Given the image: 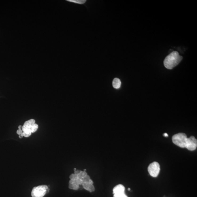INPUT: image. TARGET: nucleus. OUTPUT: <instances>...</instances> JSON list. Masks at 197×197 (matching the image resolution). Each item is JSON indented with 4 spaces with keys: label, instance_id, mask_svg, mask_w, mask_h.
I'll use <instances>...</instances> for the list:
<instances>
[{
    "label": "nucleus",
    "instance_id": "dca6fc26",
    "mask_svg": "<svg viewBox=\"0 0 197 197\" xmlns=\"http://www.w3.org/2000/svg\"><path fill=\"white\" fill-rule=\"evenodd\" d=\"M22 132V130L21 129H18V130H17V131H16V133L19 135H21Z\"/></svg>",
    "mask_w": 197,
    "mask_h": 197
},
{
    "label": "nucleus",
    "instance_id": "9b49d317",
    "mask_svg": "<svg viewBox=\"0 0 197 197\" xmlns=\"http://www.w3.org/2000/svg\"><path fill=\"white\" fill-rule=\"evenodd\" d=\"M81 180L82 181L83 184L84 183H90L93 184V181L90 179L89 176L87 175L86 176H85L83 179H82Z\"/></svg>",
    "mask_w": 197,
    "mask_h": 197
},
{
    "label": "nucleus",
    "instance_id": "aec40b11",
    "mask_svg": "<svg viewBox=\"0 0 197 197\" xmlns=\"http://www.w3.org/2000/svg\"><path fill=\"white\" fill-rule=\"evenodd\" d=\"M130 188H128V191H130Z\"/></svg>",
    "mask_w": 197,
    "mask_h": 197
},
{
    "label": "nucleus",
    "instance_id": "0eeeda50",
    "mask_svg": "<svg viewBox=\"0 0 197 197\" xmlns=\"http://www.w3.org/2000/svg\"><path fill=\"white\" fill-rule=\"evenodd\" d=\"M83 182L80 179L74 180L70 179L69 181V188L70 189L73 190L78 189L80 185H82Z\"/></svg>",
    "mask_w": 197,
    "mask_h": 197
},
{
    "label": "nucleus",
    "instance_id": "39448f33",
    "mask_svg": "<svg viewBox=\"0 0 197 197\" xmlns=\"http://www.w3.org/2000/svg\"><path fill=\"white\" fill-rule=\"evenodd\" d=\"M160 165L158 163L154 162L150 164L148 167V171L151 176L156 177L158 176L160 172Z\"/></svg>",
    "mask_w": 197,
    "mask_h": 197
},
{
    "label": "nucleus",
    "instance_id": "f257e3e1",
    "mask_svg": "<svg viewBox=\"0 0 197 197\" xmlns=\"http://www.w3.org/2000/svg\"><path fill=\"white\" fill-rule=\"evenodd\" d=\"M183 59V57L180 56L177 51H173L165 58L164 62V66L167 69H173L178 65Z\"/></svg>",
    "mask_w": 197,
    "mask_h": 197
},
{
    "label": "nucleus",
    "instance_id": "20e7f679",
    "mask_svg": "<svg viewBox=\"0 0 197 197\" xmlns=\"http://www.w3.org/2000/svg\"><path fill=\"white\" fill-rule=\"evenodd\" d=\"M46 185H41L33 188L31 193L32 197H43L49 189Z\"/></svg>",
    "mask_w": 197,
    "mask_h": 197
},
{
    "label": "nucleus",
    "instance_id": "f3484780",
    "mask_svg": "<svg viewBox=\"0 0 197 197\" xmlns=\"http://www.w3.org/2000/svg\"><path fill=\"white\" fill-rule=\"evenodd\" d=\"M163 135L164 136V137H168V134L166 133H165Z\"/></svg>",
    "mask_w": 197,
    "mask_h": 197
},
{
    "label": "nucleus",
    "instance_id": "7ed1b4c3",
    "mask_svg": "<svg viewBox=\"0 0 197 197\" xmlns=\"http://www.w3.org/2000/svg\"><path fill=\"white\" fill-rule=\"evenodd\" d=\"M187 136L184 133H179L172 137V141L176 145L181 148H185Z\"/></svg>",
    "mask_w": 197,
    "mask_h": 197
},
{
    "label": "nucleus",
    "instance_id": "2eb2a0df",
    "mask_svg": "<svg viewBox=\"0 0 197 197\" xmlns=\"http://www.w3.org/2000/svg\"><path fill=\"white\" fill-rule=\"evenodd\" d=\"M70 179L74 180H77L78 179V175L75 174L74 173L71 174L70 176Z\"/></svg>",
    "mask_w": 197,
    "mask_h": 197
},
{
    "label": "nucleus",
    "instance_id": "ddd939ff",
    "mask_svg": "<svg viewBox=\"0 0 197 197\" xmlns=\"http://www.w3.org/2000/svg\"><path fill=\"white\" fill-rule=\"evenodd\" d=\"M67 1L79 4H83L86 2V0H68Z\"/></svg>",
    "mask_w": 197,
    "mask_h": 197
},
{
    "label": "nucleus",
    "instance_id": "423d86ee",
    "mask_svg": "<svg viewBox=\"0 0 197 197\" xmlns=\"http://www.w3.org/2000/svg\"><path fill=\"white\" fill-rule=\"evenodd\" d=\"M197 146V140L194 136L187 138L185 148L190 151H193L196 149Z\"/></svg>",
    "mask_w": 197,
    "mask_h": 197
},
{
    "label": "nucleus",
    "instance_id": "9d476101",
    "mask_svg": "<svg viewBox=\"0 0 197 197\" xmlns=\"http://www.w3.org/2000/svg\"><path fill=\"white\" fill-rule=\"evenodd\" d=\"M121 82L119 78H115L113 80L112 82V86L115 89H119L121 86Z\"/></svg>",
    "mask_w": 197,
    "mask_h": 197
},
{
    "label": "nucleus",
    "instance_id": "1a4fd4ad",
    "mask_svg": "<svg viewBox=\"0 0 197 197\" xmlns=\"http://www.w3.org/2000/svg\"><path fill=\"white\" fill-rule=\"evenodd\" d=\"M82 185L84 189L90 192H93L95 190V188L92 184L84 183L82 184Z\"/></svg>",
    "mask_w": 197,
    "mask_h": 197
},
{
    "label": "nucleus",
    "instance_id": "6e6552de",
    "mask_svg": "<svg viewBox=\"0 0 197 197\" xmlns=\"http://www.w3.org/2000/svg\"><path fill=\"white\" fill-rule=\"evenodd\" d=\"M125 187L122 184H119L116 186L113 189L114 194L124 193Z\"/></svg>",
    "mask_w": 197,
    "mask_h": 197
},
{
    "label": "nucleus",
    "instance_id": "6ab92c4d",
    "mask_svg": "<svg viewBox=\"0 0 197 197\" xmlns=\"http://www.w3.org/2000/svg\"><path fill=\"white\" fill-rule=\"evenodd\" d=\"M23 136H22V135H19V138H23Z\"/></svg>",
    "mask_w": 197,
    "mask_h": 197
},
{
    "label": "nucleus",
    "instance_id": "a211bd4d",
    "mask_svg": "<svg viewBox=\"0 0 197 197\" xmlns=\"http://www.w3.org/2000/svg\"><path fill=\"white\" fill-rule=\"evenodd\" d=\"M22 127V126L21 125H20L18 126L19 129H21Z\"/></svg>",
    "mask_w": 197,
    "mask_h": 197
},
{
    "label": "nucleus",
    "instance_id": "f8f14e48",
    "mask_svg": "<svg viewBox=\"0 0 197 197\" xmlns=\"http://www.w3.org/2000/svg\"><path fill=\"white\" fill-rule=\"evenodd\" d=\"M87 175V173L86 171H80V173L78 174V179L82 180V179H83V178L86 176Z\"/></svg>",
    "mask_w": 197,
    "mask_h": 197
},
{
    "label": "nucleus",
    "instance_id": "f03ea898",
    "mask_svg": "<svg viewBox=\"0 0 197 197\" xmlns=\"http://www.w3.org/2000/svg\"><path fill=\"white\" fill-rule=\"evenodd\" d=\"M36 121L34 119H31L26 121L22 127L23 132L21 135L25 137H28L31 135L32 133L37 131L38 126L35 123Z\"/></svg>",
    "mask_w": 197,
    "mask_h": 197
},
{
    "label": "nucleus",
    "instance_id": "4468645a",
    "mask_svg": "<svg viewBox=\"0 0 197 197\" xmlns=\"http://www.w3.org/2000/svg\"><path fill=\"white\" fill-rule=\"evenodd\" d=\"M114 197H128L125 194V193H120L118 194H115L114 195Z\"/></svg>",
    "mask_w": 197,
    "mask_h": 197
}]
</instances>
